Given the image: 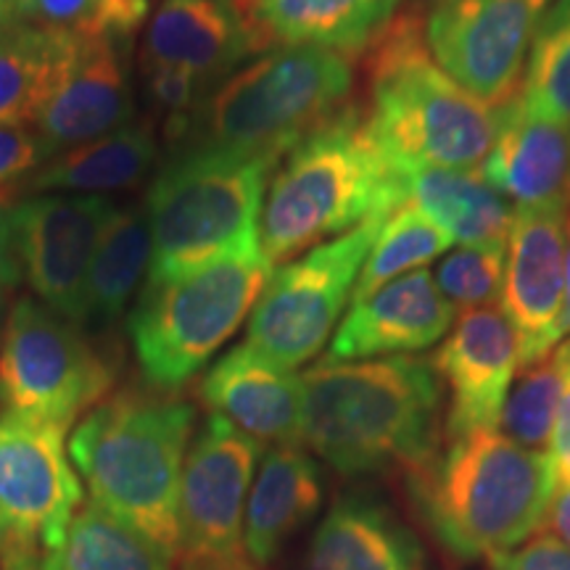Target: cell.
<instances>
[{"instance_id":"52a82bcc","label":"cell","mask_w":570,"mask_h":570,"mask_svg":"<svg viewBox=\"0 0 570 570\" xmlns=\"http://www.w3.org/2000/svg\"><path fill=\"white\" fill-rule=\"evenodd\" d=\"M275 156L173 148L146 196L148 283L180 277L225 256L259 252V219Z\"/></svg>"},{"instance_id":"60d3db41","label":"cell","mask_w":570,"mask_h":570,"mask_svg":"<svg viewBox=\"0 0 570 570\" xmlns=\"http://www.w3.org/2000/svg\"><path fill=\"white\" fill-rule=\"evenodd\" d=\"M21 9H24V0H0V32L21 24Z\"/></svg>"},{"instance_id":"5bb4252c","label":"cell","mask_w":570,"mask_h":570,"mask_svg":"<svg viewBox=\"0 0 570 570\" xmlns=\"http://www.w3.org/2000/svg\"><path fill=\"white\" fill-rule=\"evenodd\" d=\"M117 209L109 196L75 194L27 196L9 206L21 273L38 302L75 325H82L85 283Z\"/></svg>"},{"instance_id":"7bdbcfd3","label":"cell","mask_w":570,"mask_h":570,"mask_svg":"<svg viewBox=\"0 0 570 570\" xmlns=\"http://www.w3.org/2000/svg\"><path fill=\"white\" fill-rule=\"evenodd\" d=\"M3 312H6V288H3V285H0V333H3V325H6Z\"/></svg>"},{"instance_id":"83f0119b","label":"cell","mask_w":570,"mask_h":570,"mask_svg":"<svg viewBox=\"0 0 570 570\" xmlns=\"http://www.w3.org/2000/svg\"><path fill=\"white\" fill-rule=\"evenodd\" d=\"M151 269V223L146 206H119L98 244L82 298V325L106 327L125 315L127 304Z\"/></svg>"},{"instance_id":"484cf974","label":"cell","mask_w":570,"mask_h":570,"mask_svg":"<svg viewBox=\"0 0 570 570\" xmlns=\"http://www.w3.org/2000/svg\"><path fill=\"white\" fill-rule=\"evenodd\" d=\"M404 190L407 204L439 225L452 244H508L515 209L481 173L441 167L404 169Z\"/></svg>"},{"instance_id":"277c9868","label":"cell","mask_w":570,"mask_h":570,"mask_svg":"<svg viewBox=\"0 0 570 570\" xmlns=\"http://www.w3.org/2000/svg\"><path fill=\"white\" fill-rule=\"evenodd\" d=\"M367 127L402 169H473L497 138V109L452 80L433 59L425 17L402 9L365 48Z\"/></svg>"},{"instance_id":"1f68e13d","label":"cell","mask_w":570,"mask_h":570,"mask_svg":"<svg viewBox=\"0 0 570 570\" xmlns=\"http://www.w3.org/2000/svg\"><path fill=\"white\" fill-rule=\"evenodd\" d=\"M520 96L537 111L570 125V0H552L541 17Z\"/></svg>"},{"instance_id":"3957f363","label":"cell","mask_w":570,"mask_h":570,"mask_svg":"<svg viewBox=\"0 0 570 570\" xmlns=\"http://www.w3.org/2000/svg\"><path fill=\"white\" fill-rule=\"evenodd\" d=\"M558 479L550 452H533L489 428L446 439L407 483L433 539L452 558L473 562L525 544L544 523Z\"/></svg>"},{"instance_id":"7402d4cb","label":"cell","mask_w":570,"mask_h":570,"mask_svg":"<svg viewBox=\"0 0 570 570\" xmlns=\"http://www.w3.org/2000/svg\"><path fill=\"white\" fill-rule=\"evenodd\" d=\"M302 570H428L423 541L373 491L338 497L320 520Z\"/></svg>"},{"instance_id":"5b68a950","label":"cell","mask_w":570,"mask_h":570,"mask_svg":"<svg viewBox=\"0 0 570 570\" xmlns=\"http://www.w3.org/2000/svg\"><path fill=\"white\" fill-rule=\"evenodd\" d=\"M196 410L183 399L117 394L92 407L69 439L90 502L177 560V504Z\"/></svg>"},{"instance_id":"d590c367","label":"cell","mask_w":570,"mask_h":570,"mask_svg":"<svg viewBox=\"0 0 570 570\" xmlns=\"http://www.w3.org/2000/svg\"><path fill=\"white\" fill-rule=\"evenodd\" d=\"M48 159L51 154L32 127H0V188H13Z\"/></svg>"},{"instance_id":"f546056e","label":"cell","mask_w":570,"mask_h":570,"mask_svg":"<svg viewBox=\"0 0 570 570\" xmlns=\"http://www.w3.org/2000/svg\"><path fill=\"white\" fill-rule=\"evenodd\" d=\"M452 238L433 225L423 212L404 204L383 223L373 248H370L365 265H362L360 281L354 285L352 302H360L396 281L410 269H425L433 259L449 252Z\"/></svg>"},{"instance_id":"603a6c76","label":"cell","mask_w":570,"mask_h":570,"mask_svg":"<svg viewBox=\"0 0 570 570\" xmlns=\"http://www.w3.org/2000/svg\"><path fill=\"white\" fill-rule=\"evenodd\" d=\"M323 475L302 444L265 452L246 502L244 550L254 568L273 562L288 539L317 515Z\"/></svg>"},{"instance_id":"2e32d148","label":"cell","mask_w":570,"mask_h":570,"mask_svg":"<svg viewBox=\"0 0 570 570\" xmlns=\"http://www.w3.org/2000/svg\"><path fill=\"white\" fill-rule=\"evenodd\" d=\"M431 362L449 399L446 439L499 428L520 367L518 333L502 306L468 309L446 333Z\"/></svg>"},{"instance_id":"d6986e66","label":"cell","mask_w":570,"mask_h":570,"mask_svg":"<svg viewBox=\"0 0 570 570\" xmlns=\"http://www.w3.org/2000/svg\"><path fill=\"white\" fill-rule=\"evenodd\" d=\"M265 48L240 0H161L148 21L140 63L185 69L212 90Z\"/></svg>"},{"instance_id":"30bf717a","label":"cell","mask_w":570,"mask_h":570,"mask_svg":"<svg viewBox=\"0 0 570 570\" xmlns=\"http://www.w3.org/2000/svg\"><path fill=\"white\" fill-rule=\"evenodd\" d=\"M389 217H370L273 269L246 325L244 344L294 373L323 352L352 304L370 248Z\"/></svg>"},{"instance_id":"74e56055","label":"cell","mask_w":570,"mask_h":570,"mask_svg":"<svg viewBox=\"0 0 570 570\" xmlns=\"http://www.w3.org/2000/svg\"><path fill=\"white\" fill-rule=\"evenodd\" d=\"M562 352H566V386H562L558 423H554V436L550 454L558 465L560 479L570 481V336L562 341Z\"/></svg>"},{"instance_id":"4fadbf2b","label":"cell","mask_w":570,"mask_h":570,"mask_svg":"<svg viewBox=\"0 0 570 570\" xmlns=\"http://www.w3.org/2000/svg\"><path fill=\"white\" fill-rule=\"evenodd\" d=\"M552 0H436L425 40L439 67L470 96L502 109L520 90L525 56Z\"/></svg>"},{"instance_id":"ac0fdd59","label":"cell","mask_w":570,"mask_h":570,"mask_svg":"<svg viewBox=\"0 0 570 570\" xmlns=\"http://www.w3.org/2000/svg\"><path fill=\"white\" fill-rule=\"evenodd\" d=\"M452 323L454 306L441 294L433 275L415 269L348 304L323 362H362L423 352L439 344L452 331Z\"/></svg>"},{"instance_id":"cb8c5ba5","label":"cell","mask_w":570,"mask_h":570,"mask_svg":"<svg viewBox=\"0 0 570 570\" xmlns=\"http://www.w3.org/2000/svg\"><path fill=\"white\" fill-rule=\"evenodd\" d=\"M159 138L154 125L130 122L104 138L69 148L40 164L35 173L9 188V198L75 194L106 196L138 185L159 161Z\"/></svg>"},{"instance_id":"ffe728a7","label":"cell","mask_w":570,"mask_h":570,"mask_svg":"<svg viewBox=\"0 0 570 570\" xmlns=\"http://www.w3.org/2000/svg\"><path fill=\"white\" fill-rule=\"evenodd\" d=\"M198 396L212 415L225 417L259 444H302L304 383L246 344L230 348L206 370Z\"/></svg>"},{"instance_id":"e575fe53","label":"cell","mask_w":570,"mask_h":570,"mask_svg":"<svg viewBox=\"0 0 570 570\" xmlns=\"http://www.w3.org/2000/svg\"><path fill=\"white\" fill-rule=\"evenodd\" d=\"M140 75L148 104L167 117V125L188 117V114L204 101L206 92H209V88H206L198 77L177 67L140 63Z\"/></svg>"},{"instance_id":"e0dca14e","label":"cell","mask_w":570,"mask_h":570,"mask_svg":"<svg viewBox=\"0 0 570 570\" xmlns=\"http://www.w3.org/2000/svg\"><path fill=\"white\" fill-rule=\"evenodd\" d=\"M135 122L130 40L82 38L59 88L30 125L48 154L104 138Z\"/></svg>"},{"instance_id":"b9f144b4","label":"cell","mask_w":570,"mask_h":570,"mask_svg":"<svg viewBox=\"0 0 570 570\" xmlns=\"http://www.w3.org/2000/svg\"><path fill=\"white\" fill-rule=\"evenodd\" d=\"M566 325L570 336V196H568V212H566Z\"/></svg>"},{"instance_id":"4dcf8cb0","label":"cell","mask_w":570,"mask_h":570,"mask_svg":"<svg viewBox=\"0 0 570 570\" xmlns=\"http://www.w3.org/2000/svg\"><path fill=\"white\" fill-rule=\"evenodd\" d=\"M562 386H566L562 346L547 354L544 360L518 370L502 417H499L504 436L533 452H547V446H552L554 423H558Z\"/></svg>"},{"instance_id":"7c38bea8","label":"cell","mask_w":570,"mask_h":570,"mask_svg":"<svg viewBox=\"0 0 570 570\" xmlns=\"http://www.w3.org/2000/svg\"><path fill=\"white\" fill-rule=\"evenodd\" d=\"M262 454L265 444L225 417L204 420L183 468L175 570H254L244 523Z\"/></svg>"},{"instance_id":"8992f818","label":"cell","mask_w":570,"mask_h":570,"mask_svg":"<svg viewBox=\"0 0 570 570\" xmlns=\"http://www.w3.org/2000/svg\"><path fill=\"white\" fill-rule=\"evenodd\" d=\"M352 56L325 48H275L206 92L188 117L167 125V146L217 148L283 159L304 135L348 106Z\"/></svg>"},{"instance_id":"ee69618b","label":"cell","mask_w":570,"mask_h":570,"mask_svg":"<svg viewBox=\"0 0 570 570\" xmlns=\"http://www.w3.org/2000/svg\"><path fill=\"white\" fill-rule=\"evenodd\" d=\"M568 196H570V194H568Z\"/></svg>"},{"instance_id":"44dd1931","label":"cell","mask_w":570,"mask_h":570,"mask_svg":"<svg viewBox=\"0 0 570 570\" xmlns=\"http://www.w3.org/2000/svg\"><path fill=\"white\" fill-rule=\"evenodd\" d=\"M481 175L518 209L568 202L570 125L537 111L518 90L497 109V138Z\"/></svg>"},{"instance_id":"836d02e7","label":"cell","mask_w":570,"mask_h":570,"mask_svg":"<svg viewBox=\"0 0 570 570\" xmlns=\"http://www.w3.org/2000/svg\"><path fill=\"white\" fill-rule=\"evenodd\" d=\"M508 244L462 246L439 262L436 285L452 306H489L502 296Z\"/></svg>"},{"instance_id":"ab89813d","label":"cell","mask_w":570,"mask_h":570,"mask_svg":"<svg viewBox=\"0 0 570 570\" xmlns=\"http://www.w3.org/2000/svg\"><path fill=\"white\" fill-rule=\"evenodd\" d=\"M544 523L550 525L554 539H560L562 544L570 547V481L558 479V487H554V494L550 499V508H547Z\"/></svg>"},{"instance_id":"8fae6325","label":"cell","mask_w":570,"mask_h":570,"mask_svg":"<svg viewBox=\"0 0 570 570\" xmlns=\"http://www.w3.org/2000/svg\"><path fill=\"white\" fill-rule=\"evenodd\" d=\"M82 481L67 431L0 412V570H35L67 539Z\"/></svg>"},{"instance_id":"8d00e7d4","label":"cell","mask_w":570,"mask_h":570,"mask_svg":"<svg viewBox=\"0 0 570 570\" xmlns=\"http://www.w3.org/2000/svg\"><path fill=\"white\" fill-rule=\"evenodd\" d=\"M489 562L491 570H570V547L544 531Z\"/></svg>"},{"instance_id":"4316f807","label":"cell","mask_w":570,"mask_h":570,"mask_svg":"<svg viewBox=\"0 0 570 570\" xmlns=\"http://www.w3.org/2000/svg\"><path fill=\"white\" fill-rule=\"evenodd\" d=\"M82 35L46 24L0 32V127H30L61 77L67 75Z\"/></svg>"},{"instance_id":"ba28073f","label":"cell","mask_w":570,"mask_h":570,"mask_svg":"<svg viewBox=\"0 0 570 570\" xmlns=\"http://www.w3.org/2000/svg\"><path fill=\"white\" fill-rule=\"evenodd\" d=\"M262 252L225 256L180 277L146 283L130 315V338L142 377L177 391L252 317L273 275Z\"/></svg>"},{"instance_id":"7a4b0ae2","label":"cell","mask_w":570,"mask_h":570,"mask_svg":"<svg viewBox=\"0 0 570 570\" xmlns=\"http://www.w3.org/2000/svg\"><path fill=\"white\" fill-rule=\"evenodd\" d=\"M404 204V169L381 151L365 111L348 104L277 161L262 206L259 252L281 267Z\"/></svg>"},{"instance_id":"6da1fadb","label":"cell","mask_w":570,"mask_h":570,"mask_svg":"<svg viewBox=\"0 0 570 570\" xmlns=\"http://www.w3.org/2000/svg\"><path fill=\"white\" fill-rule=\"evenodd\" d=\"M302 383V444L341 475H410L436 458L444 386L431 360L320 362Z\"/></svg>"},{"instance_id":"9a60e30c","label":"cell","mask_w":570,"mask_h":570,"mask_svg":"<svg viewBox=\"0 0 570 570\" xmlns=\"http://www.w3.org/2000/svg\"><path fill=\"white\" fill-rule=\"evenodd\" d=\"M566 212L562 202L515 209L512 217L502 304L518 333V370L544 360L568 338Z\"/></svg>"},{"instance_id":"f1b7e54d","label":"cell","mask_w":570,"mask_h":570,"mask_svg":"<svg viewBox=\"0 0 570 570\" xmlns=\"http://www.w3.org/2000/svg\"><path fill=\"white\" fill-rule=\"evenodd\" d=\"M35 570H175L146 537L98 504H82L67 539Z\"/></svg>"},{"instance_id":"f35d334b","label":"cell","mask_w":570,"mask_h":570,"mask_svg":"<svg viewBox=\"0 0 570 570\" xmlns=\"http://www.w3.org/2000/svg\"><path fill=\"white\" fill-rule=\"evenodd\" d=\"M21 277H24V273H21L19 265L9 206H3V202H0V285H3V288H11V285H17Z\"/></svg>"},{"instance_id":"d4e9b609","label":"cell","mask_w":570,"mask_h":570,"mask_svg":"<svg viewBox=\"0 0 570 570\" xmlns=\"http://www.w3.org/2000/svg\"><path fill=\"white\" fill-rule=\"evenodd\" d=\"M267 48L362 53L402 0H240Z\"/></svg>"},{"instance_id":"9c48e42d","label":"cell","mask_w":570,"mask_h":570,"mask_svg":"<svg viewBox=\"0 0 570 570\" xmlns=\"http://www.w3.org/2000/svg\"><path fill=\"white\" fill-rule=\"evenodd\" d=\"M114 386V370L80 333L38 298H19L0 333V412L69 431Z\"/></svg>"},{"instance_id":"d6a6232c","label":"cell","mask_w":570,"mask_h":570,"mask_svg":"<svg viewBox=\"0 0 570 570\" xmlns=\"http://www.w3.org/2000/svg\"><path fill=\"white\" fill-rule=\"evenodd\" d=\"M151 11V0H24L21 24H46L82 38L130 40Z\"/></svg>"}]
</instances>
